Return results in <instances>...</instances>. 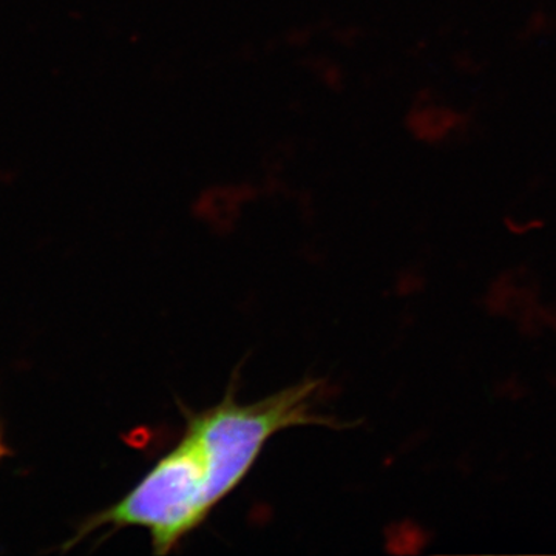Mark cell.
<instances>
[{
    "label": "cell",
    "instance_id": "cell-1",
    "mask_svg": "<svg viewBox=\"0 0 556 556\" xmlns=\"http://www.w3.org/2000/svg\"><path fill=\"white\" fill-rule=\"evenodd\" d=\"M232 390L189 415L177 444L126 496L91 518L83 535L105 526L115 532L139 527L156 555L170 554L244 481L269 439L294 427H348L317 412L327 390L321 379L306 378L252 404H240Z\"/></svg>",
    "mask_w": 556,
    "mask_h": 556
},
{
    "label": "cell",
    "instance_id": "cell-2",
    "mask_svg": "<svg viewBox=\"0 0 556 556\" xmlns=\"http://www.w3.org/2000/svg\"><path fill=\"white\" fill-rule=\"evenodd\" d=\"M7 455L5 442H3L2 433H0V459Z\"/></svg>",
    "mask_w": 556,
    "mask_h": 556
}]
</instances>
